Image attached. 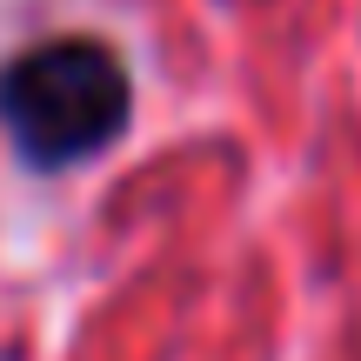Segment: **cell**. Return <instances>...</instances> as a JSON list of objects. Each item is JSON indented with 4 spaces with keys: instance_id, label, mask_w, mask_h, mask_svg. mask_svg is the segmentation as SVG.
<instances>
[{
    "instance_id": "6da1fadb",
    "label": "cell",
    "mask_w": 361,
    "mask_h": 361,
    "mask_svg": "<svg viewBox=\"0 0 361 361\" xmlns=\"http://www.w3.org/2000/svg\"><path fill=\"white\" fill-rule=\"evenodd\" d=\"M134 128V67L107 34H47L0 61V134L27 174H74Z\"/></svg>"
}]
</instances>
